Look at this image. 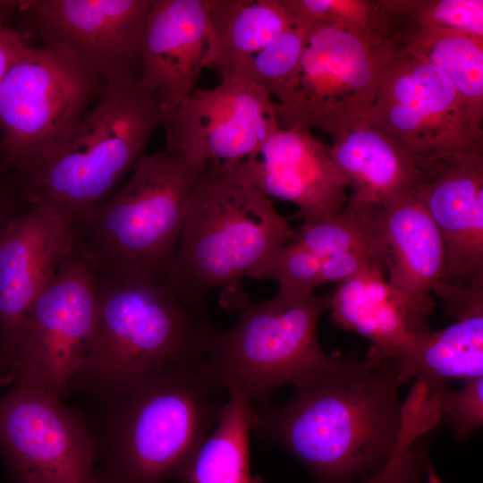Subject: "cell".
<instances>
[{
  "instance_id": "6da1fadb",
  "label": "cell",
  "mask_w": 483,
  "mask_h": 483,
  "mask_svg": "<svg viewBox=\"0 0 483 483\" xmlns=\"http://www.w3.org/2000/svg\"><path fill=\"white\" fill-rule=\"evenodd\" d=\"M388 360L348 361L256 409L254 429L293 455L317 483H358L380 470L401 441L403 402Z\"/></svg>"
},
{
  "instance_id": "7a4b0ae2",
  "label": "cell",
  "mask_w": 483,
  "mask_h": 483,
  "mask_svg": "<svg viewBox=\"0 0 483 483\" xmlns=\"http://www.w3.org/2000/svg\"><path fill=\"white\" fill-rule=\"evenodd\" d=\"M227 400L197 365L166 368L84 402L91 411H80L95 450L93 483L182 479Z\"/></svg>"
},
{
  "instance_id": "3957f363",
  "label": "cell",
  "mask_w": 483,
  "mask_h": 483,
  "mask_svg": "<svg viewBox=\"0 0 483 483\" xmlns=\"http://www.w3.org/2000/svg\"><path fill=\"white\" fill-rule=\"evenodd\" d=\"M294 236L271 199L219 167L205 166L191 194L175 253L159 283L199 309L218 289L220 306L239 311L250 302L243 279L254 278Z\"/></svg>"
},
{
  "instance_id": "277c9868",
  "label": "cell",
  "mask_w": 483,
  "mask_h": 483,
  "mask_svg": "<svg viewBox=\"0 0 483 483\" xmlns=\"http://www.w3.org/2000/svg\"><path fill=\"white\" fill-rule=\"evenodd\" d=\"M97 278L93 340L62 400H96L161 369L205 362L217 329L206 309L184 303L158 282L97 272Z\"/></svg>"
},
{
  "instance_id": "5b68a950",
  "label": "cell",
  "mask_w": 483,
  "mask_h": 483,
  "mask_svg": "<svg viewBox=\"0 0 483 483\" xmlns=\"http://www.w3.org/2000/svg\"><path fill=\"white\" fill-rule=\"evenodd\" d=\"M164 113L139 81L106 85L60 146L7 182L23 208L46 205L78 218L132 168Z\"/></svg>"
},
{
  "instance_id": "8992f818",
  "label": "cell",
  "mask_w": 483,
  "mask_h": 483,
  "mask_svg": "<svg viewBox=\"0 0 483 483\" xmlns=\"http://www.w3.org/2000/svg\"><path fill=\"white\" fill-rule=\"evenodd\" d=\"M199 172L166 150L141 155L119 191L77 219L76 244L95 270L159 283Z\"/></svg>"
},
{
  "instance_id": "52a82bcc",
  "label": "cell",
  "mask_w": 483,
  "mask_h": 483,
  "mask_svg": "<svg viewBox=\"0 0 483 483\" xmlns=\"http://www.w3.org/2000/svg\"><path fill=\"white\" fill-rule=\"evenodd\" d=\"M328 300L329 293L277 292L250 302L232 327L215 332L204 374L228 397L242 396L261 409L277 388H299L343 367L348 361L326 354L318 340V323Z\"/></svg>"
},
{
  "instance_id": "ba28073f",
  "label": "cell",
  "mask_w": 483,
  "mask_h": 483,
  "mask_svg": "<svg viewBox=\"0 0 483 483\" xmlns=\"http://www.w3.org/2000/svg\"><path fill=\"white\" fill-rule=\"evenodd\" d=\"M105 86L70 52L31 46L0 82V177H12L60 146Z\"/></svg>"
},
{
  "instance_id": "9c48e42d",
  "label": "cell",
  "mask_w": 483,
  "mask_h": 483,
  "mask_svg": "<svg viewBox=\"0 0 483 483\" xmlns=\"http://www.w3.org/2000/svg\"><path fill=\"white\" fill-rule=\"evenodd\" d=\"M394 55L354 32L310 23L299 66L275 102L281 127L318 128L333 137L367 119Z\"/></svg>"
},
{
  "instance_id": "30bf717a",
  "label": "cell",
  "mask_w": 483,
  "mask_h": 483,
  "mask_svg": "<svg viewBox=\"0 0 483 483\" xmlns=\"http://www.w3.org/2000/svg\"><path fill=\"white\" fill-rule=\"evenodd\" d=\"M421 163L483 150V127L436 67L406 52L384 67L367 118Z\"/></svg>"
},
{
  "instance_id": "8fae6325",
  "label": "cell",
  "mask_w": 483,
  "mask_h": 483,
  "mask_svg": "<svg viewBox=\"0 0 483 483\" xmlns=\"http://www.w3.org/2000/svg\"><path fill=\"white\" fill-rule=\"evenodd\" d=\"M97 309V272L75 243L22 322L15 377L62 396L90 348Z\"/></svg>"
},
{
  "instance_id": "7c38bea8",
  "label": "cell",
  "mask_w": 483,
  "mask_h": 483,
  "mask_svg": "<svg viewBox=\"0 0 483 483\" xmlns=\"http://www.w3.org/2000/svg\"><path fill=\"white\" fill-rule=\"evenodd\" d=\"M0 452L13 483H93L96 456L83 414L21 377L0 396Z\"/></svg>"
},
{
  "instance_id": "4fadbf2b",
  "label": "cell",
  "mask_w": 483,
  "mask_h": 483,
  "mask_svg": "<svg viewBox=\"0 0 483 483\" xmlns=\"http://www.w3.org/2000/svg\"><path fill=\"white\" fill-rule=\"evenodd\" d=\"M165 150L201 169H222L256 155L281 127L276 103L258 84L221 80L165 108Z\"/></svg>"
},
{
  "instance_id": "5bb4252c",
  "label": "cell",
  "mask_w": 483,
  "mask_h": 483,
  "mask_svg": "<svg viewBox=\"0 0 483 483\" xmlns=\"http://www.w3.org/2000/svg\"><path fill=\"white\" fill-rule=\"evenodd\" d=\"M154 0L20 1L42 45L66 50L106 85L139 81L141 46Z\"/></svg>"
},
{
  "instance_id": "9a60e30c",
  "label": "cell",
  "mask_w": 483,
  "mask_h": 483,
  "mask_svg": "<svg viewBox=\"0 0 483 483\" xmlns=\"http://www.w3.org/2000/svg\"><path fill=\"white\" fill-rule=\"evenodd\" d=\"M77 219L49 206L30 205L0 231V386L15 377L22 322L74 247Z\"/></svg>"
},
{
  "instance_id": "2e32d148",
  "label": "cell",
  "mask_w": 483,
  "mask_h": 483,
  "mask_svg": "<svg viewBox=\"0 0 483 483\" xmlns=\"http://www.w3.org/2000/svg\"><path fill=\"white\" fill-rule=\"evenodd\" d=\"M220 169L269 199L293 203L304 221L333 216L348 200L346 182L335 168L328 146L300 126L280 127L256 155Z\"/></svg>"
},
{
  "instance_id": "e0dca14e",
  "label": "cell",
  "mask_w": 483,
  "mask_h": 483,
  "mask_svg": "<svg viewBox=\"0 0 483 483\" xmlns=\"http://www.w3.org/2000/svg\"><path fill=\"white\" fill-rule=\"evenodd\" d=\"M413 192L445 243L446 267L440 284L483 285V150L425 163Z\"/></svg>"
},
{
  "instance_id": "ac0fdd59",
  "label": "cell",
  "mask_w": 483,
  "mask_h": 483,
  "mask_svg": "<svg viewBox=\"0 0 483 483\" xmlns=\"http://www.w3.org/2000/svg\"><path fill=\"white\" fill-rule=\"evenodd\" d=\"M211 48L209 0H154L143 34L139 83L170 107L196 89Z\"/></svg>"
},
{
  "instance_id": "d6986e66",
  "label": "cell",
  "mask_w": 483,
  "mask_h": 483,
  "mask_svg": "<svg viewBox=\"0 0 483 483\" xmlns=\"http://www.w3.org/2000/svg\"><path fill=\"white\" fill-rule=\"evenodd\" d=\"M377 248L387 283L429 318L432 293L446 267L444 241L419 197L412 191L385 207H374Z\"/></svg>"
},
{
  "instance_id": "ffe728a7",
  "label": "cell",
  "mask_w": 483,
  "mask_h": 483,
  "mask_svg": "<svg viewBox=\"0 0 483 483\" xmlns=\"http://www.w3.org/2000/svg\"><path fill=\"white\" fill-rule=\"evenodd\" d=\"M441 300L454 321L412 339L388 360L400 386L412 379L436 386L483 377V285L452 290Z\"/></svg>"
},
{
  "instance_id": "44dd1931",
  "label": "cell",
  "mask_w": 483,
  "mask_h": 483,
  "mask_svg": "<svg viewBox=\"0 0 483 483\" xmlns=\"http://www.w3.org/2000/svg\"><path fill=\"white\" fill-rule=\"evenodd\" d=\"M334 325L371 343L369 356L393 360L412 339L430 330L428 318L389 285L382 265L369 266L329 293Z\"/></svg>"
},
{
  "instance_id": "7402d4cb",
  "label": "cell",
  "mask_w": 483,
  "mask_h": 483,
  "mask_svg": "<svg viewBox=\"0 0 483 483\" xmlns=\"http://www.w3.org/2000/svg\"><path fill=\"white\" fill-rule=\"evenodd\" d=\"M331 159L352 190L349 198L385 207L413 191L423 163L369 124L367 119L332 137Z\"/></svg>"
},
{
  "instance_id": "603a6c76",
  "label": "cell",
  "mask_w": 483,
  "mask_h": 483,
  "mask_svg": "<svg viewBox=\"0 0 483 483\" xmlns=\"http://www.w3.org/2000/svg\"><path fill=\"white\" fill-rule=\"evenodd\" d=\"M209 20L208 68L221 80H246L256 55L297 21L285 0H209Z\"/></svg>"
},
{
  "instance_id": "cb8c5ba5",
  "label": "cell",
  "mask_w": 483,
  "mask_h": 483,
  "mask_svg": "<svg viewBox=\"0 0 483 483\" xmlns=\"http://www.w3.org/2000/svg\"><path fill=\"white\" fill-rule=\"evenodd\" d=\"M256 409L244 397L232 395L218 423L201 444L182 481L188 483H258L250 475L249 439Z\"/></svg>"
},
{
  "instance_id": "d4e9b609",
  "label": "cell",
  "mask_w": 483,
  "mask_h": 483,
  "mask_svg": "<svg viewBox=\"0 0 483 483\" xmlns=\"http://www.w3.org/2000/svg\"><path fill=\"white\" fill-rule=\"evenodd\" d=\"M392 50L395 55L411 54L436 67L483 121V40L453 30L419 27L401 36Z\"/></svg>"
},
{
  "instance_id": "484cf974",
  "label": "cell",
  "mask_w": 483,
  "mask_h": 483,
  "mask_svg": "<svg viewBox=\"0 0 483 483\" xmlns=\"http://www.w3.org/2000/svg\"><path fill=\"white\" fill-rule=\"evenodd\" d=\"M373 208L348 197L345 206L338 213L304 221L295 230L293 240L320 258L352 250H369L380 258Z\"/></svg>"
},
{
  "instance_id": "4316f807",
  "label": "cell",
  "mask_w": 483,
  "mask_h": 483,
  "mask_svg": "<svg viewBox=\"0 0 483 483\" xmlns=\"http://www.w3.org/2000/svg\"><path fill=\"white\" fill-rule=\"evenodd\" d=\"M261 50L251 64L249 80L278 99L294 75L306 47L310 23L301 19Z\"/></svg>"
},
{
  "instance_id": "83f0119b",
  "label": "cell",
  "mask_w": 483,
  "mask_h": 483,
  "mask_svg": "<svg viewBox=\"0 0 483 483\" xmlns=\"http://www.w3.org/2000/svg\"><path fill=\"white\" fill-rule=\"evenodd\" d=\"M320 266V258L292 239L272 255L254 279H272L278 292L307 296L322 285Z\"/></svg>"
},
{
  "instance_id": "f1b7e54d",
  "label": "cell",
  "mask_w": 483,
  "mask_h": 483,
  "mask_svg": "<svg viewBox=\"0 0 483 483\" xmlns=\"http://www.w3.org/2000/svg\"><path fill=\"white\" fill-rule=\"evenodd\" d=\"M285 1L298 19L343 29L368 38L374 0Z\"/></svg>"
},
{
  "instance_id": "f546056e",
  "label": "cell",
  "mask_w": 483,
  "mask_h": 483,
  "mask_svg": "<svg viewBox=\"0 0 483 483\" xmlns=\"http://www.w3.org/2000/svg\"><path fill=\"white\" fill-rule=\"evenodd\" d=\"M415 23L416 28L445 29L483 40V1L419 0Z\"/></svg>"
},
{
  "instance_id": "4dcf8cb0",
  "label": "cell",
  "mask_w": 483,
  "mask_h": 483,
  "mask_svg": "<svg viewBox=\"0 0 483 483\" xmlns=\"http://www.w3.org/2000/svg\"><path fill=\"white\" fill-rule=\"evenodd\" d=\"M428 386L436 397L441 415L451 421L458 438L465 439L482 427L483 377L466 382L460 389H452L448 385Z\"/></svg>"
},
{
  "instance_id": "1f68e13d",
  "label": "cell",
  "mask_w": 483,
  "mask_h": 483,
  "mask_svg": "<svg viewBox=\"0 0 483 483\" xmlns=\"http://www.w3.org/2000/svg\"><path fill=\"white\" fill-rule=\"evenodd\" d=\"M428 471V461L417 442L403 438L380 470L358 483H420Z\"/></svg>"
},
{
  "instance_id": "d6a6232c",
  "label": "cell",
  "mask_w": 483,
  "mask_h": 483,
  "mask_svg": "<svg viewBox=\"0 0 483 483\" xmlns=\"http://www.w3.org/2000/svg\"><path fill=\"white\" fill-rule=\"evenodd\" d=\"M321 259L320 278L321 284H341L354 276L366 267L382 262L378 256L369 250H352Z\"/></svg>"
},
{
  "instance_id": "836d02e7",
  "label": "cell",
  "mask_w": 483,
  "mask_h": 483,
  "mask_svg": "<svg viewBox=\"0 0 483 483\" xmlns=\"http://www.w3.org/2000/svg\"><path fill=\"white\" fill-rule=\"evenodd\" d=\"M30 47L21 31L0 21V82Z\"/></svg>"
},
{
  "instance_id": "e575fe53",
  "label": "cell",
  "mask_w": 483,
  "mask_h": 483,
  "mask_svg": "<svg viewBox=\"0 0 483 483\" xmlns=\"http://www.w3.org/2000/svg\"><path fill=\"white\" fill-rule=\"evenodd\" d=\"M22 208L10 186L0 177V231Z\"/></svg>"
}]
</instances>
